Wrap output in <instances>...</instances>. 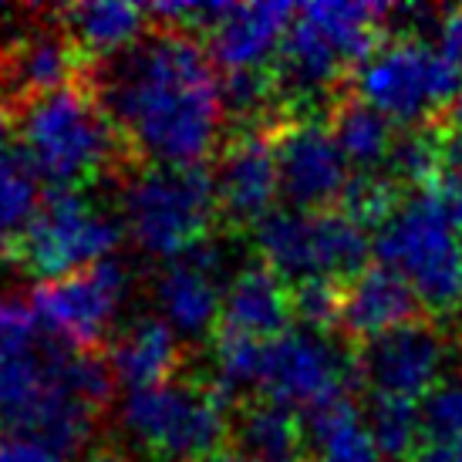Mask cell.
I'll return each instance as SVG.
<instances>
[{
	"instance_id": "f546056e",
	"label": "cell",
	"mask_w": 462,
	"mask_h": 462,
	"mask_svg": "<svg viewBox=\"0 0 462 462\" xmlns=\"http://www.w3.org/2000/svg\"><path fill=\"white\" fill-rule=\"evenodd\" d=\"M411 462H462V442L449 446H422Z\"/></svg>"
},
{
	"instance_id": "e0dca14e",
	"label": "cell",
	"mask_w": 462,
	"mask_h": 462,
	"mask_svg": "<svg viewBox=\"0 0 462 462\" xmlns=\"http://www.w3.org/2000/svg\"><path fill=\"white\" fill-rule=\"evenodd\" d=\"M294 328V291L260 260L244 267L223 291L219 331L244 334L254 341H277Z\"/></svg>"
},
{
	"instance_id": "277c9868",
	"label": "cell",
	"mask_w": 462,
	"mask_h": 462,
	"mask_svg": "<svg viewBox=\"0 0 462 462\" xmlns=\"http://www.w3.org/2000/svg\"><path fill=\"white\" fill-rule=\"evenodd\" d=\"M122 213L145 254L180 260L213 233L217 180L206 166H142L122 193Z\"/></svg>"
},
{
	"instance_id": "8992f818",
	"label": "cell",
	"mask_w": 462,
	"mask_h": 462,
	"mask_svg": "<svg viewBox=\"0 0 462 462\" xmlns=\"http://www.w3.org/2000/svg\"><path fill=\"white\" fill-rule=\"evenodd\" d=\"M254 244L263 263L291 287L310 281H355L372 250L368 230L341 209H273L254 226Z\"/></svg>"
},
{
	"instance_id": "4316f807",
	"label": "cell",
	"mask_w": 462,
	"mask_h": 462,
	"mask_svg": "<svg viewBox=\"0 0 462 462\" xmlns=\"http://www.w3.org/2000/svg\"><path fill=\"white\" fill-rule=\"evenodd\" d=\"M0 462H65V456L44 446L41 439L0 429Z\"/></svg>"
},
{
	"instance_id": "ac0fdd59",
	"label": "cell",
	"mask_w": 462,
	"mask_h": 462,
	"mask_svg": "<svg viewBox=\"0 0 462 462\" xmlns=\"http://www.w3.org/2000/svg\"><path fill=\"white\" fill-rule=\"evenodd\" d=\"M58 21L85 65L129 51L149 34V7L142 4H71L58 11Z\"/></svg>"
},
{
	"instance_id": "603a6c76",
	"label": "cell",
	"mask_w": 462,
	"mask_h": 462,
	"mask_svg": "<svg viewBox=\"0 0 462 462\" xmlns=\"http://www.w3.org/2000/svg\"><path fill=\"white\" fill-rule=\"evenodd\" d=\"M263 358H267V345L263 341H254V337H244V334L217 331L209 388L226 405L254 402L250 395L260 392V382H263Z\"/></svg>"
},
{
	"instance_id": "ba28073f",
	"label": "cell",
	"mask_w": 462,
	"mask_h": 462,
	"mask_svg": "<svg viewBox=\"0 0 462 462\" xmlns=\"http://www.w3.org/2000/svg\"><path fill=\"white\" fill-rule=\"evenodd\" d=\"M118 240L122 223L95 199L85 193H48L11 260L48 283L108 260Z\"/></svg>"
},
{
	"instance_id": "9c48e42d",
	"label": "cell",
	"mask_w": 462,
	"mask_h": 462,
	"mask_svg": "<svg viewBox=\"0 0 462 462\" xmlns=\"http://www.w3.org/2000/svg\"><path fill=\"white\" fill-rule=\"evenodd\" d=\"M355 378V355H347L331 334L291 328L277 341H267L260 395L291 411H310L334 398H347V385Z\"/></svg>"
},
{
	"instance_id": "5bb4252c",
	"label": "cell",
	"mask_w": 462,
	"mask_h": 462,
	"mask_svg": "<svg viewBox=\"0 0 462 462\" xmlns=\"http://www.w3.org/2000/svg\"><path fill=\"white\" fill-rule=\"evenodd\" d=\"M219 270H223V250L213 240L193 246L186 257L172 260L162 270V277L155 283V297L166 314V324L176 334L196 341L219 331V321H223Z\"/></svg>"
},
{
	"instance_id": "52a82bcc",
	"label": "cell",
	"mask_w": 462,
	"mask_h": 462,
	"mask_svg": "<svg viewBox=\"0 0 462 462\" xmlns=\"http://www.w3.org/2000/svg\"><path fill=\"white\" fill-rule=\"evenodd\" d=\"M355 95L392 122L419 129L429 125L432 116L456 112L462 102V71L452 68L425 38L395 34L382 41L358 68Z\"/></svg>"
},
{
	"instance_id": "4fadbf2b",
	"label": "cell",
	"mask_w": 462,
	"mask_h": 462,
	"mask_svg": "<svg viewBox=\"0 0 462 462\" xmlns=\"http://www.w3.org/2000/svg\"><path fill=\"white\" fill-rule=\"evenodd\" d=\"M213 180H217L219 217L233 230L236 226L254 230L260 219L273 213V199L281 193L273 132H233L219 152Z\"/></svg>"
},
{
	"instance_id": "d6a6232c",
	"label": "cell",
	"mask_w": 462,
	"mask_h": 462,
	"mask_svg": "<svg viewBox=\"0 0 462 462\" xmlns=\"http://www.w3.org/2000/svg\"><path fill=\"white\" fill-rule=\"evenodd\" d=\"M304 462H321V459H304Z\"/></svg>"
},
{
	"instance_id": "7a4b0ae2",
	"label": "cell",
	"mask_w": 462,
	"mask_h": 462,
	"mask_svg": "<svg viewBox=\"0 0 462 462\" xmlns=\"http://www.w3.org/2000/svg\"><path fill=\"white\" fill-rule=\"evenodd\" d=\"M21 152L51 193H85L135 159L85 81L17 108Z\"/></svg>"
},
{
	"instance_id": "1f68e13d",
	"label": "cell",
	"mask_w": 462,
	"mask_h": 462,
	"mask_svg": "<svg viewBox=\"0 0 462 462\" xmlns=\"http://www.w3.org/2000/svg\"><path fill=\"white\" fill-rule=\"evenodd\" d=\"M85 462H129V459H122L118 452H95V456L85 459Z\"/></svg>"
},
{
	"instance_id": "9a60e30c",
	"label": "cell",
	"mask_w": 462,
	"mask_h": 462,
	"mask_svg": "<svg viewBox=\"0 0 462 462\" xmlns=\"http://www.w3.org/2000/svg\"><path fill=\"white\" fill-rule=\"evenodd\" d=\"M294 17L291 4H230L206 38V51L226 71H260L277 61Z\"/></svg>"
},
{
	"instance_id": "ffe728a7",
	"label": "cell",
	"mask_w": 462,
	"mask_h": 462,
	"mask_svg": "<svg viewBox=\"0 0 462 462\" xmlns=\"http://www.w3.org/2000/svg\"><path fill=\"white\" fill-rule=\"evenodd\" d=\"M304 436L321 462H382L368 422L351 398H334L304 411Z\"/></svg>"
},
{
	"instance_id": "8fae6325",
	"label": "cell",
	"mask_w": 462,
	"mask_h": 462,
	"mask_svg": "<svg viewBox=\"0 0 462 462\" xmlns=\"http://www.w3.org/2000/svg\"><path fill=\"white\" fill-rule=\"evenodd\" d=\"M273 152L287 203L304 213L337 209L351 176L331 125L321 118H287L273 129Z\"/></svg>"
},
{
	"instance_id": "2e32d148",
	"label": "cell",
	"mask_w": 462,
	"mask_h": 462,
	"mask_svg": "<svg viewBox=\"0 0 462 462\" xmlns=\"http://www.w3.org/2000/svg\"><path fill=\"white\" fill-rule=\"evenodd\" d=\"M419 310H422V300L409 287V281H402L395 270L378 263V267H365L355 281L341 287L337 328L355 345H365L402 324L419 321Z\"/></svg>"
},
{
	"instance_id": "83f0119b",
	"label": "cell",
	"mask_w": 462,
	"mask_h": 462,
	"mask_svg": "<svg viewBox=\"0 0 462 462\" xmlns=\"http://www.w3.org/2000/svg\"><path fill=\"white\" fill-rule=\"evenodd\" d=\"M436 51L462 71V7L446 11L436 21Z\"/></svg>"
},
{
	"instance_id": "7c38bea8",
	"label": "cell",
	"mask_w": 462,
	"mask_h": 462,
	"mask_svg": "<svg viewBox=\"0 0 462 462\" xmlns=\"http://www.w3.org/2000/svg\"><path fill=\"white\" fill-rule=\"evenodd\" d=\"M355 365H358V378L372 388L374 398L422 402L442 382L446 337L436 324L419 318L358 345Z\"/></svg>"
},
{
	"instance_id": "30bf717a",
	"label": "cell",
	"mask_w": 462,
	"mask_h": 462,
	"mask_svg": "<svg viewBox=\"0 0 462 462\" xmlns=\"http://www.w3.org/2000/svg\"><path fill=\"white\" fill-rule=\"evenodd\" d=\"M125 291H129V273L116 257H108L81 273L38 283L31 308L51 337L78 351H95L116 321Z\"/></svg>"
},
{
	"instance_id": "cb8c5ba5",
	"label": "cell",
	"mask_w": 462,
	"mask_h": 462,
	"mask_svg": "<svg viewBox=\"0 0 462 462\" xmlns=\"http://www.w3.org/2000/svg\"><path fill=\"white\" fill-rule=\"evenodd\" d=\"M38 176L21 149L0 152V257L11 260L17 240L38 217Z\"/></svg>"
},
{
	"instance_id": "d6986e66",
	"label": "cell",
	"mask_w": 462,
	"mask_h": 462,
	"mask_svg": "<svg viewBox=\"0 0 462 462\" xmlns=\"http://www.w3.org/2000/svg\"><path fill=\"white\" fill-rule=\"evenodd\" d=\"M180 361L182 351L180 341H176V331L162 318L132 321L112 341V351H108V365H112L116 382H122L129 392L172 382L180 372Z\"/></svg>"
},
{
	"instance_id": "7402d4cb",
	"label": "cell",
	"mask_w": 462,
	"mask_h": 462,
	"mask_svg": "<svg viewBox=\"0 0 462 462\" xmlns=\"http://www.w3.org/2000/svg\"><path fill=\"white\" fill-rule=\"evenodd\" d=\"M236 442L257 462H304L308 456V436L304 419H297L291 409L273 402H246L236 415Z\"/></svg>"
},
{
	"instance_id": "3957f363",
	"label": "cell",
	"mask_w": 462,
	"mask_h": 462,
	"mask_svg": "<svg viewBox=\"0 0 462 462\" xmlns=\"http://www.w3.org/2000/svg\"><path fill=\"white\" fill-rule=\"evenodd\" d=\"M388 270L419 294L425 310L456 314L462 304V176L442 172L432 186L405 193L395 217L374 233Z\"/></svg>"
},
{
	"instance_id": "d4e9b609",
	"label": "cell",
	"mask_w": 462,
	"mask_h": 462,
	"mask_svg": "<svg viewBox=\"0 0 462 462\" xmlns=\"http://www.w3.org/2000/svg\"><path fill=\"white\" fill-rule=\"evenodd\" d=\"M365 422L372 432L374 446L385 459L411 462L422 449V415H419V402H405V398H374L365 411Z\"/></svg>"
},
{
	"instance_id": "4dcf8cb0",
	"label": "cell",
	"mask_w": 462,
	"mask_h": 462,
	"mask_svg": "<svg viewBox=\"0 0 462 462\" xmlns=\"http://www.w3.org/2000/svg\"><path fill=\"white\" fill-rule=\"evenodd\" d=\"M203 462H257V459H250V456H246V452L223 449V452H217V456H209V459H203Z\"/></svg>"
},
{
	"instance_id": "f1b7e54d",
	"label": "cell",
	"mask_w": 462,
	"mask_h": 462,
	"mask_svg": "<svg viewBox=\"0 0 462 462\" xmlns=\"http://www.w3.org/2000/svg\"><path fill=\"white\" fill-rule=\"evenodd\" d=\"M17 132V108L14 102L0 91V152L11 149V135Z\"/></svg>"
},
{
	"instance_id": "5b68a950",
	"label": "cell",
	"mask_w": 462,
	"mask_h": 462,
	"mask_svg": "<svg viewBox=\"0 0 462 462\" xmlns=\"http://www.w3.org/2000/svg\"><path fill=\"white\" fill-rule=\"evenodd\" d=\"M230 405L199 378L129 392L122 425L159 462H203L223 452L230 439Z\"/></svg>"
},
{
	"instance_id": "484cf974",
	"label": "cell",
	"mask_w": 462,
	"mask_h": 462,
	"mask_svg": "<svg viewBox=\"0 0 462 462\" xmlns=\"http://www.w3.org/2000/svg\"><path fill=\"white\" fill-rule=\"evenodd\" d=\"M419 415H422L425 446L462 442V382L459 378L439 382V385L419 402Z\"/></svg>"
},
{
	"instance_id": "44dd1931",
	"label": "cell",
	"mask_w": 462,
	"mask_h": 462,
	"mask_svg": "<svg viewBox=\"0 0 462 462\" xmlns=\"http://www.w3.org/2000/svg\"><path fill=\"white\" fill-rule=\"evenodd\" d=\"M331 135L337 149L345 152L347 166H358L361 172L388 166V155L398 142L395 122L358 95L337 98V105L331 108Z\"/></svg>"
},
{
	"instance_id": "6da1fadb",
	"label": "cell",
	"mask_w": 462,
	"mask_h": 462,
	"mask_svg": "<svg viewBox=\"0 0 462 462\" xmlns=\"http://www.w3.org/2000/svg\"><path fill=\"white\" fill-rule=\"evenodd\" d=\"M85 85L149 166H203L223 129V95L203 41L155 27L108 61L85 68Z\"/></svg>"
}]
</instances>
